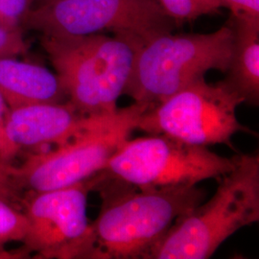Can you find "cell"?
Returning a JSON list of instances; mask_svg holds the SVG:
<instances>
[{
    "mask_svg": "<svg viewBox=\"0 0 259 259\" xmlns=\"http://www.w3.org/2000/svg\"><path fill=\"white\" fill-rule=\"evenodd\" d=\"M243 103L224 80L209 83L201 79L149 107L140 116L137 130L198 146L223 144L233 148L232 138L236 134L250 133L237 118V108Z\"/></svg>",
    "mask_w": 259,
    "mask_h": 259,
    "instance_id": "obj_7",
    "label": "cell"
},
{
    "mask_svg": "<svg viewBox=\"0 0 259 259\" xmlns=\"http://www.w3.org/2000/svg\"><path fill=\"white\" fill-rule=\"evenodd\" d=\"M142 44L139 38L124 35L41 37L67 101L85 116L118 110L117 101L125 94Z\"/></svg>",
    "mask_w": 259,
    "mask_h": 259,
    "instance_id": "obj_2",
    "label": "cell"
},
{
    "mask_svg": "<svg viewBox=\"0 0 259 259\" xmlns=\"http://www.w3.org/2000/svg\"><path fill=\"white\" fill-rule=\"evenodd\" d=\"M20 190L10 179L0 176V198H3L19 207L21 203Z\"/></svg>",
    "mask_w": 259,
    "mask_h": 259,
    "instance_id": "obj_18",
    "label": "cell"
},
{
    "mask_svg": "<svg viewBox=\"0 0 259 259\" xmlns=\"http://www.w3.org/2000/svg\"><path fill=\"white\" fill-rule=\"evenodd\" d=\"M8 106L0 94V160L5 164H12L11 161L19 155V151L10 142L5 132V118Z\"/></svg>",
    "mask_w": 259,
    "mask_h": 259,
    "instance_id": "obj_16",
    "label": "cell"
},
{
    "mask_svg": "<svg viewBox=\"0 0 259 259\" xmlns=\"http://www.w3.org/2000/svg\"><path fill=\"white\" fill-rule=\"evenodd\" d=\"M218 183L211 199L180 217L149 259L210 258L232 234L258 222V154L236 155Z\"/></svg>",
    "mask_w": 259,
    "mask_h": 259,
    "instance_id": "obj_3",
    "label": "cell"
},
{
    "mask_svg": "<svg viewBox=\"0 0 259 259\" xmlns=\"http://www.w3.org/2000/svg\"><path fill=\"white\" fill-rule=\"evenodd\" d=\"M87 119L68 101L31 104L8 109L5 132L19 154L30 156L65 144L82 131Z\"/></svg>",
    "mask_w": 259,
    "mask_h": 259,
    "instance_id": "obj_10",
    "label": "cell"
},
{
    "mask_svg": "<svg viewBox=\"0 0 259 259\" xmlns=\"http://www.w3.org/2000/svg\"><path fill=\"white\" fill-rule=\"evenodd\" d=\"M93 178L47 191H28L20 206L28 221L23 248L34 258L98 259L88 198Z\"/></svg>",
    "mask_w": 259,
    "mask_h": 259,
    "instance_id": "obj_9",
    "label": "cell"
},
{
    "mask_svg": "<svg viewBox=\"0 0 259 259\" xmlns=\"http://www.w3.org/2000/svg\"><path fill=\"white\" fill-rule=\"evenodd\" d=\"M0 94L8 108L67 101L56 73L44 65L16 57H0Z\"/></svg>",
    "mask_w": 259,
    "mask_h": 259,
    "instance_id": "obj_11",
    "label": "cell"
},
{
    "mask_svg": "<svg viewBox=\"0 0 259 259\" xmlns=\"http://www.w3.org/2000/svg\"><path fill=\"white\" fill-rule=\"evenodd\" d=\"M157 2L175 22L217 14L223 8L219 0H157Z\"/></svg>",
    "mask_w": 259,
    "mask_h": 259,
    "instance_id": "obj_14",
    "label": "cell"
},
{
    "mask_svg": "<svg viewBox=\"0 0 259 259\" xmlns=\"http://www.w3.org/2000/svg\"><path fill=\"white\" fill-rule=\"evenodd\" d=\"M31 257L30 253L23 247L17 250L0 248V259H23Z\"/></svg>",
    "mask_w": 259,
    "mask_h": 259,
    "instance_id": "obj_19",
    "label": "cell"
},
{
    "mask_svg": "<svg viewBox=\"0 0 259 259\" xmlns=\"http://www.w3.org/2000/svg\"><path fill=\"white\" fill-rule=\"evenodd\" d=\"M102 205L93 223L98 259H149L177 220L204 200L197 185L139 189L98 173Z\"/></svg>",
    "mask_w": 259,
    "mask_h": 259,
    "instance_id": "obj_1",
    "label": "cell"
},
{
    "mask_svg": "<svg viewBox=\"0 0 259 259\" xmlns=\"http://www.w3.org/2000/svg\"><path fill=\"white\" fill-rule=\"evenodd\" d=\"M232 56L224 80L253 107L259 103V20L231 17Z\"/></svg>",
    "mask_w": 259,
    "mask_h": 259,
    "instance_id": "obj_12",
    "label": "cell"
},
{
    "mask_svg": "<svg viewBox=\"0 0 259 259\" xmlns=\"http://www.w3.org/2000/svg\"><path fill=\"white\" fill-rule=\"evenodd\" d=\"M149 107L134 102L111 114L88 116L82 131L65 144L27 156L20 165H14V184L20 191L39 192L76 185L97 175L131 139Z\"/></svg>",
    "mask_w": 259,
    "mask_h": 259,
    "instance_id": "obj_5",
    "label": "cell"
},
{
    "mask_svg": "<svg viewBox=\"0 0 259 259\" xmlns=\"http://www.w3.org/2000/svg\"><path fill=\"white\" fill-rule=\"evenodd\" d=\"M223 8H229L236 19L259 20V0H219Z\"/></svg>",
    "mask_w": 259,
    "mask_h": 259,
    "instance_id": "obj_17",
    "label": "cell"
},
{
    "mask_svg": "<svg viewBox=\"0 0 259 259\" xmlns=\"http://www.w3.org/2000/svg\"><path fill=\"white\" fill-rule=\"evenodd\" d=\"M28 231V221L21 207L0 198V248L14 242H23Z\"/></svg>",
    "mask_w": 259,
    "mask_h": 259,
    "instance_id": "obj_13",
    "label": "cell"
},
{
    "mask_svg": "<svg viewBox=\"0 0 259 259\" xmlns=\"http://www.w3.org/2000/svg\"><path fill=\"white\" fill-rule=\"evenodd\" d=\"M234 162L235 156L222 157L204 146L149 135L125 141L100 174L139 189L165 188L218 179Z\"/></svg>",
    "mask_w": 259,
    "mask_h": 259,
    "instance_id": "obj_6",
    "label": "cell"
},
{
    "mask_svg": "<svg viewBox=\"0 0 259 259\" xmlns=\"http://www.w3.org/2000/svg\"><path fill=\"white\" fill-rule=\"evenodd\" d=\"M232 39L228 22L208 34L166 32L151 37L139 47L125 94L152 107L204 79L210 70L227 72Z\"/></svg>",
    "mask_w": 259,
    "mask_h": 259,
    "instance_id": "obj_4",
    "label": "cell"
},
{
    "mask_svg": "<svg viewBox=\"0 0 259 259\" xmlns=\"http://www.w3.org/2000/svg\"><path fill=\"white\" fill-rule=\"evenodd\" d=\"M22 23L49 36L111 33L143 42L176 23L157 0H59L30 10Z\"/></svg>",
    "mask_w": 259,
    "mask_h": 259,
    "instance_id": "obj_8",
    "label": "cell"
},
{
    "mask_svg": "<svg viewBox=\"0 0 259 259\" xmlns=\"http://www.w3.org/2000/svg\"><path fill=\"white\" fill-rule=\"evenodd\" d=\"M56 1H59V0H33L32 8L37 7V6H41V5H46V4H49V3L56 2Z\"/></svg>",
    "mask_w": 259,
    "mask_h": 259,
    "instance_id": "obj_21",
    "label": "cell"
},
{
    "mask_svg": "<svg viewBox=\"0 0 259 259\" xmlns=\"http://www.w3.org/2000/svg\"><path fill=\"white\" fill-rule=\"evenodd\" d=\"M13 164H5L0 160V176L4 177L12 180V171H13ZM13 181V180H12Z\"/></svg>",
    "mask_w": 259,
    "mask_h": 259,
    "instance_id": "obj_20",
    "label": "cell"
},
{
    "mask_svg": "<svg viewBox=\"0 0 259 259\" xmlns=\"http://www.w3.org/2000/svg\"><path fill=\"white\" fill-rule=\"evenodd\" d=\"M29 46L20 28L0 26V57H18L27 53Z\"/></svg>",
    "mask_w": 259,
    "mask_h": 259,
    "instance_id": "obj_15",
    "label": "cell"
}]
</instances>
